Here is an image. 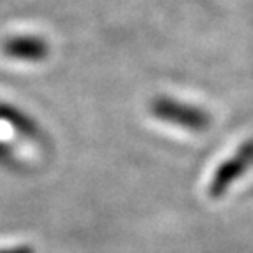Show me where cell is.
<instances>
[{"mask_svg": "<svg viewBox=\"0 0 253 253\" xmlns=\"http://www.w3.org/2000/svg\"><path fill=\"white\" fill-rule=\"evenodd\" d=\"M51 53L49 39L39 32L14 25L0 28V67H37L51 58Z\"/></svg>", "mask_w": 253, "mask_h": 253, "instance_id": "cell-1", "label": "cell"}, {"mask_svg": "<svg viewBox=\"0 0 253 253\" xmlns=\"http://www.w3.org/2000/svg\"><path fill=\"white\" fill-rule=\"evenodd\" d=\"M151 115L157 120L170 125H178L190 132H204L210 128L211 118L204 109L190 106L185 102H178L169 97H157L150 106Z\"/></svg>", "mask_w": 253, "mask_h": 253, "instance_id": "cell-2", "label": "cell"}, {"mask_svg": "<svg viewBox=\"0 0 253 253\" xmlns=\"http://www.w3.org/2000/svg\"><path fill=\"white\" fill-rule=\"evenodd\" d=\"M36 141V130L27 120L0 106V151L2 153L7 157L20 158L23 157L21 155L23 148L30 150Z\"/></svg>", "mask_w": 253, "mask_h": 253, "instance_id": "cell-3", "label": "cell"}, {"mask_svg": "<svg viewBox=\"0 0 253 253\" xmlns=\"http://www.w3.org/2000/svg\"><path fill=\"white\" fill-rule=\"evenodd\" d=\"M253 160V142H248L245 146H241V150L234 153L232 158H229L227 162H223L218 170L214 172L213 179L210 183V194L213 197H218V195L223 192V190L229 188V185L245 172V169L248 167V164Z\"/></svg>", "mask_w": 253, "mask_h": 253, "instance_id": "cell-4", "label": "cell"}, {"mask_svg": "<svg viewBox=\"0 0 253 253\" xmlns=\"http://www.w3.org/2000/svg\"><path fill=\"white\" fill-rule=\"evenodd\" d=\"M0 253H32L28 246H11V248H0Z\"/></svg>", "mask_w": 253, "mask_h": 253, "instance_id": "cell-5", "label": "cell"}]
</instances>
